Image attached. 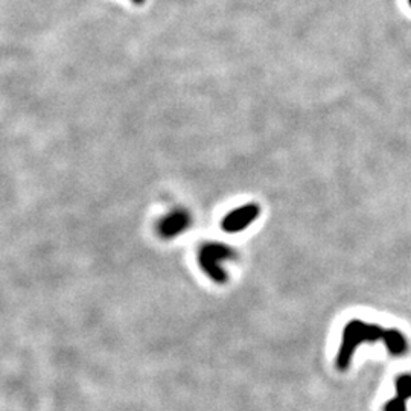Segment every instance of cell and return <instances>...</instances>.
Listing matches in <instances>:
<instances>
[{"instance_id": "cell-1", "label": "cell", "mask_w": 411, "mask_h": 411, "mask_svg": "<svg viewBox=\"0 0 411 411\" xmlns=\"http://www.w3.org/2000/svg\"><path fill=\"white\" fill-rule=\"evenodd\" d=\"M382 341L386 343L388 352L392 355H403L407 351V341L399 331L384 329L379 325H368L361 320H353L347 323L343 331V340L337 355V367L340 371H346L351 364L357 347L363 343H376Z\"/></svg>"}, {"instance_id": "cell-2", "label": "cell", "mask_w": 411, "mask_h": 411, "mask_svg": "<svg viewBox=\"0 0 411 411\" xmlns=\"http://www.w3.org/2000/svg\"><path fill=\"white\" fill-rule=\"evenodd\" d=\"M235 250L220 242L204 244L198 252V263L204 273L217 283L227 282V273L220 267L221 261L233 259Z\"/></svg>"}, {"instance_id": "cell-5", "label": "cell", "mask_w": 411, "mask_h": 411, "mask_svg": "<svg viewBox=\"0 0 411 411\" xmlns=\"http://www.w3.org/2000/svg\"><path fill=\"white\" fill-rule=\"evenodd\" d=\"M411 398V375H401L396 379V396L386 406V411H407V401Z\"/></svg>"}, {"instance_id": "cell-7", "label": "cell", "mask_w": 411, "mask_h": 411, "mask_svg": "<svg viewBox=\"0 0 411 411\" xmlns=\"http://www.w3.org/2000/svg\"><path fill=\"white\" fill-rule=\"evenodd\" d=\"M408 3H410V6H411V0H408Z\"/></svg>"}, {"instance_id": "cell-4", "label": "cell", "mask_w": 411, "mask_h": 411, "mask_svg": "<svg viewBox=\"0 0 411 411\" xmlns=\"http://www.w3.org/2000/svg\"><path fill=\"white\" fill-rule=\"evenodd\" d=\"M191 226V217L183 211H176L158 222V235L165 239L176 238Z\"/></svg>"}, {"instance_id": "cell-3", "label": "cell", "mask_w": 411, "mask_h": 411, "mask_svg": "<svg viewBox=\"0 0 411 411\" xmlns=\"http://www.w3.org/2000/svg\"><path fill=\"white\" fill-rule=\"evenodd\" d=\"M259 213H261L259 206L256 203H248L230 212L227 217L222 220L221 227L227 233L242 232V230H246L252 222L256 221V218L259 217Z\"/></svg>"}, {"instance_id": "cell-6", "label": "cell", "mask_w": 411, "mask_h": 411, "mask_svg": "<svg viewBox=\"0 0 411 411\" xmlns=\"http://www.w3.org/2000/svg\"><path fill=\"white\" fill-rule=\"evenodd\" d=\"M131 2H133L134 5H143L145 0H131Z\"/></svg>"}]
</instances>
